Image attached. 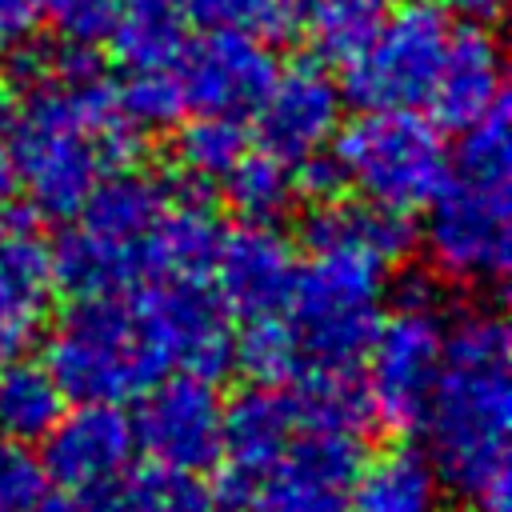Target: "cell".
<instances>
[{
    "label": "cell",
    "instance_id": "cell-23",
    "mask_svg": "<svg viewBox=\"0 0 512 512\" xmlns=\"http://www.w3.org/2000/svg\"><path fill=\"white\" fill-rule=\"evenodd\" d=\"M80 512H216L208 480L200 472H176L148 464L140 472H120L116 480L76 496Z\"/></svg>",
    "mask_w": 512,
    "mask_h": 512
},
{
    "label": "cell",
    "instance_id": "cell-38",
    "mask_svg": "<svg viewBox=\"0 0 512 512\" xmlns=\"http://www.w3.org/2000/svg\"><path fill=\"white\" fill-rule=\"evenodd\" d=\"M292 184H296V196L320 204V200H336L348 192V176H344V164L340 156L332 152V144L316 148L312 156L296 160L292 164Z\"/></svg>",
    "mask_w": 512,
    "mask_h": 512
},
{
    "label": "cell",
    "instance_id": "cell-32",
    "mask_svg": "<svg viewBox=\"0 0 512 512\" xmlns=\"http://www.w3.org/2000/svg\"><path fill=\"white\" fill-rule=\"evenodd\" d=\"M116 104L144 136L176 128L188 112L184 84L172 68H136V72H128V80L116 88Z\"/></svg>",
    "mask_w": 512,
    "mask_h": 512
},
{
    "label": "cell",
    "instance_id": "cell-42",
    "mask_svg": "<svg viewBox=\"0 0 512 512\" xmlns=\"http://www.w3.org/2000/svg\"><path fill=\"white\" fill-rule=\"evenodd\" d=\"M392 308H444V280L428 268H408L392 284Z\"/></svg>",
    "mask_w": 512,
    "mask_h": 512
},
{
    "label": "cell",
    "instance_id": "cell-49",
    "mask_svg": "<svg viewBox=\"0 0 512 512\" xmlns=\"http://www.w3.org/2000/svg\"><path fill=\"white\" fill-rule=\"evenodd\" d=\"M388 4H392V0H388Z\"/></svg>",
    "mask_w": 512,
    "mask_h": 512
},
{
    "label": "cell",
    "instance_id": "cell-36",
    "mask_svg": "<svg viewBox=\"0 0 512 512\" xmlns=\"http://www.w3.org/2000/svg\"><path fill=\"white\" fill-rule=\"evenodd\" d=\"M48 492L40 456L24 440L0 444V512H32Z\"/></svg>",
    "mask_w": 512,
    "mask_h": 512
},
{
    "label": "cell",
    "instance_id": "cell-47",
    "mask_svg": "<svg viewBox=\"0 0 512 512\" xmlns=\"http://www.w3.org/2000/svg\"><path fill=\"white\" fill-rule=\"evenodd\" d=\"M12 124H16V100H12V88L0 80V140L12 132Z\"/></svg>",
    "mask_w": 512,
    "mask_h": 512
},
{
    "label": "cell",
    "instance_id": "cell-21",
    "mask_svg": "<svg viewBox=\"0 0 512 512\" xmlns=\"http://www.w3.org/2000/svg\"><path fill=\"white\" fill-rule=\"evenodd\" d=\"M172 204V184H164L160 176L144 172V168H116L104 172L92 192L80 204V224L112 244H140V236L164 216V208Z\"/></svg>",
    "mask_w": 512,
    "mask_h": 512
},
{
    "label": "cell",
    "instance_id": "cell-44",
    "mask_svg": "<svg viewBox=\"0 0 512 512\" xmlns=\"http://www.w3.org/2000/svg\"><path fill=\"white\" fill-rule=\"evenodd\" d=\"M44 12V0H0V56L24 40Z\"/></svg>",
    "mask_w": 512,
    "mask_h": 512
},
{
    "label": "cell",
    "instance_id": "cell-35",
    "mask_svg": "<svg viewBox=\"0 0 512 512\" xmlns=\"http://www.w3.org/2000/svg\"><path fill=\"white\" fill-rule=\"evenodd\" d=\"M360 460H364L360 432H336V428H300L284 452V464L344 488L352 484Z\"/></svg>",
    "mask_w": 512,
    "mask_h": 512
},
{
    "label": "cell",
    "instance_id": "cell-22",
    "mask_svg": "<svg viewBox=\"0 0 512 512\" xmlns=\"http://www.w3.org/2000/svg\"><path fill=\"white\" fill-rule=\"evenodd\" d=\"M36 212L20 204H0V304L44 320L52 300L48 240L36 228Z\"/></svg>",
    "mask_w": 512,
    "mask_h": 512
},
{
    "label": "cell",
    "instance_id": "cell-28",
    "mask_svg": "<svg viewBox=\"0 0 512 512\" xmlns=\"http://www.w3.org/2000/svg\"><path fill=\"white\" fill-rule=\"evenodd\" d=\"M220 184H224V200L240 224H280L296 204L292 168L284 160L268 156L264 148L244 152Z\"/></svg>",
    "mask_w": 512,
    "mask_h": 512
},
{
    "label": "cell",
    "instance_id": "cell-33",
    "mask_svg": "<svg viewBox=\"0 0 512 512\" xmlns=\"http://www.w3.org/2000/svg\"><path fill=\"white\" fill-rule=\"evenodd\" d=\"M248 512H348V488L308 476L292 464H276L248 504Z\"/></svg>",
    "mask_w": 512,
    "mask_h": 512
},
{
    "label": "cell",
    "instance_id": "cell-48",
    "mask_svg": "<svg viewBox=\"0 0 512 512\" xmlns=\"http://www.w3.org/2000/svg\"><path fill=\"white\" fill-rule=\"evenodd\" d=\"M12 188H16V172H12L8 152L0 148V204H4V200H12Z\"/></svg>",
    "mask_w": 512,
    "mask_h": 512
},
{
    "label": "cell",
    "instance_id": "cell-13",
    "mask_svg": "<svg viewBox=\"0 0 512 512\" xmlns=\"http://www.w3.org/2000/svg\"><path fill=\"white\" fill-rule=\"evenodd\" d=\"M340 84L328 76L320 60H292L284 72L276 68L272 88L256 104V144L284 160L288 168L316 148L332 144L340 128Z\"/></svg>",
    "mask_w": 512,
    "mask_h": 512
},
{
    "label": "cell",
    "instance_id": "cell-10",
    "mask_svg": "<svg viewBox=\"0 0 512 512\" xmlns=\"http://www.w3.org/2000/svg\"><path fill=\"white\" fill-rule=\"evenodd\" d=\"M220 420L224 400L212 380L192 372L160 376L140 392V408L132 416L136 448L176 472H204L220 460Z\"/></svg>",
    "mask_w": 512,
    "mask_h": 512
},
{
    "label": "cell",
    "instance_id": "cell-24",
    "mask_svg": "<svg viewBox=\"0 0 512 512\" xmlns=\"http://www.w3.org/2000/svg\"><path fill=\"white\" fill-rule=\"evenodd\" d=\"M108 44L128 72L172 68L188 44V12L180 0H124Z\"/></svg>",
    "mask_w": 512,
    "mask_h": 512
},
{
    "label": "cell",
    "instance_id": "cell-30",
    "mask_svg": "<svg viewBox=\"0 0 512 512\" xmlns=\"http://www.w3.org/2000/svg\"><path fill=\"white\" fill-rule=\"evenodd\" d=\"M232 368L248 384H292L304 368V352L296 344V332L280 316H256L244 324L232 348Z\"/></svg>",
    "mask_w": 512,
    "mask_h": 512
},
{
    "label": "cell",
    "instance_id": "cell-45",
    "mask_svg": "<svg viewBox=\"0 0 512 512\" xmlns=\"http://www.w3.org/2000/svg\"><path fill=\"white\" fill-rule=\"evenodd\" d=\"M444 12H460V16H468V20H488V16H496L500 12V4L504 0H436Z\"/></svg>",
    "mask_w": 512,
    "mask_h": 512
},
{
    "label": "cell",
    "instance_id": "cell-29",
    "mask_svg": "<svg viewBox=\"0 0 512 512\" xmlns=\"http://www.w3.org/2000/svg\"><path fill=\"white\" fill-rule=\"evenodd\" d=\"M388 0H308L304 32L320 64H348L380 28Z\"/></svg>",
    "mask_w": 512,
    "mask_h": 512
},
{
    "label": "cell",
    "instance_id": "cell-19",
    "mask_svg": "<svg viewBox=\"0 0 512 512\" xmlns=\"http://www.w3.org/2000/svg\"><path fill=\"white\" fill-rule=\"evenodd\" d=\"M48 264H52V288L64 292L68 300L116 296V292H128V288H140L144 284L140 244L100 240L84 224L64 228L48 244Z\"/></svg>",
    "mask_w": 512,
    "mask_h": 512
},
{
    "label": "cell",
    "instance_id": "cell-14",
    "mask_svg": "<svg viewBox=\"0 0 512 512\" xmlns=\"http://www.w3.org/2000/svg\"><path fill=\"white\" fill-rule=\"evenodd\" d=\"M296 276V244L276 224H240L224 232L220 252L212 260V292L220 296L228 316L240 320L280 316L292 300Z\"/></svg>",
    "mask_w": 512,
    "mask_h": 512
},
{
    "label": "cell",
    "instance_id": "cell-12",
    "mask_svg": "<svg viewBox=\"0 0 512 512\" xmlns=\"http://www.w3.org/2000/svg\"><path fill=\"white\" fill-rule=\"evenodd\" d=\"M132 452V416L120 404L100 400H76V408L60 412V420L40 440V464L48 484L72 496H84L128 472Z\"/></svg>",
    "mask_w": 512,
    "mask_h": 512
},
{
    "label": "cell",
    "instance_id": "cell-1",
    "mask_svg": "<svg viewBox=\"0 0 512 512\" xmlns=\"http://www.w3.org/2000/svg\"><path fill=\"white\" fill-rule=\"evenodd\" d=\"M508 324L500 312H464L444 328V368L420 420L428 460L468 512H512V380Z\"/></svg>",
    "mask_w": 512,
    "mask_h": 512
},
{
    "label": "cell",
    "instance_id": "cell-5",
    "mask_svg": "<svg viewBox=\"0 0 512 512\" xmlns=\"http://www.w3.org/2000/svg\"><path fill=\"white\" fill-rule=\"evenodd\" d=\"M384 272L388 268L364 252H348V248L312 252L284 308L296 332V344L304 352V364L360 368L384 320L380 312V300L388 288Z\"/></svg>",
    "mask_w": 512,
    "mask_h": 512
},
{
    "label": "cell",
    "instance_id": "cell-25",
    "mask_svg": "<svg viewBox=\"0 0 512 512\" xmlns=\"http://www.w3.org/2000/svg\"><path fill=\"white\" fill-rule=\"evenodd\" d=\"M248 152V132L236 116L196 112V120L176 124L172 136V164L180 192H208L228 176V168Z\"/></svg>",
    "mask_w": 512,
    "mask_h": 512
},
{
    "label": "cell",
    "instance_id": "cell-2",
    "mask_svg": "<svg viewBox=\"0 0 512 512\" xmlns=\"http://www.w3.org/2000/svg\"><path fill=\"white\" fill-rule=\"evenodd\" d=\"M124 120L116 88L96 76L84 84H40L28 92V108L12 124V172L28 192V208L44 220H72L108 172L100 140Z\"/></svg>",
    "mask_w": 512,
    "mask_h": 512
},
{
    "label": "cell",
    "instance_id": "cell-15",
    "mask_svg": "<svg viewBox=\"0 0 512 512\" xmlns=\"http://www.w3.org/2000/svg\"><path fill=\"white\" fill-rule=\"evenodd\" d=\"M300 432L296 400L284 384H244L220 420V460L264 480Z\"/></svg>",
    "mask_w": 512,
    "mask_h": 512
},
{
    "label": "cell",
    "instance_id": "cell-34",
    "mask_svg": "<svg viewBox=\"0 0 512 512\" xmlns=\"http://www.w3.org/2000/svg\"><path fill=\"white\" fill-rule=\"evenodd\" d=\"M460 148L452 156V176L468 180H508L512 144H508V104L504 96L468 128H460Z\"/></svg>",
    "mask_w": 512,
    "mask_h": 512
},
{
    "label": "cell",
    "instance_id": "cell-20",
    "mask_svg": "<svg viewBox=\"0 0 512 512\" xmlns=\"http://www.w3.org/2000/svg\"><path fill=\"white\" fill-rule=\"evenodd\" d=\"M220 240H224V224L212 216L208 200L172 196L164 216L140 240L144 284L168 280V276H200L204 280L220 252Z\"/></svg>",
    "mask_w": 512,
    "mask_h": 512
},
{
    "label": "cell",
    "instance_id": "cell-26",
    "mask_svg": "<svg viewBox=\"0 0 512 512\" xmlns=\"http://www.w3.org/2000/svg\"><path fill=\"white\" fill-rule=\"evenodd\" d=\"M292 400L300 412V428H336V432H364L372 420L368 388L356 368H316L304 364L292 380Z\"/></svg>",
    "mask_w": 512,
    "mask_h": 512
},
{
    "label": "cell",
    "instance_id": "cell-43",
    "mask_svg": "<svg viewBox=\"0 0 512 512\" xmlns=\"http://www.w3.org/2000/svg\"><path fill=\"white\" fill-rule=\"evenodd\" d=\"M36 332H40V320L36 316L0 304V368L12 364V360H20L32 348Z\"/></svg>",
    "mask_w": 512,
    "mask_h": 512
},
{
    "label": "cell",
    "instance_id": "cell-7",
    "mask_svg": "<svg viewBox=\"0 0 512 512\" xmlns=\"http://www.w3.org/2000/svg\"><path fill=\"white\" fill-rule=\"evenodd\" d=\"M448 36V12L436 0H408L384 12L376 36L344 64L340 96L360 112L428 104Z\"/></svg>",
    "mask_w": 512,
    "mask_h": 512
},
{
    "label": "cell",
    "instance_id": "cell-31",
    "mask_svg": "<svg viewBox=\"0 0 512 512\" xmlns=\"http://www.w3.org/2000/svg\"><path fill=\"white\" fill-rule=\"evenodd\" d=\"M188 24L200 28H240L260 40H288L304 24L308 0H180Z\"/></svg>",
    "mask_w": 512,
    "mask_h": 512
},
{
    "label": "cell",
    "instance_id": "cell-40",
    "mask_svg": "<svg viewBox=\"0 0 512 512\" xmlns=\"http://www.w3.org/2000/svg\"><path fill=\"white\" fill-rule=\"evenodd\" d=\"M52 52V84H84L104 76V60L96 52V44H80V40H56L48 44Z\"/></svg>",
    "mask_w": 512,
    "mask_h": 512
},
{
    "label": "cell",
    "instance_id": "cell-9",
    "mask_svg": "<svg viewBox=\"0 0 512 512\" xmlns=\"http://www.w3.org/2000/svg\"><path fill=\"white\" fill-rule=\"evenodd\" d=\"M444 368V324L436 308H392L368 344V404L388 432H416Z\"/></svg>",
    "mask_w": 512,
    "mask_h": 512
},
{
    "label": "cell",
    "instance_id": "cell-16",
    "mask_svg": "<svg viewBox=\"0 0 512 512\" xmlns=\"http://www.w3.org/2000/svg\"><path fill=\"white\" fill-rule=\"evenodd\" d=\"M504 96V72H500V48L492 40L488 28L464 24L460 32L448 36L436 84L428 92L432 116L440 128H468L472 120H480L496 100Z\"/></svg>",
    "mask_w": 512,
    "mask_h": 512
},
{
    "label": "cell",
    "instance_id": "cell-46",
    "mask_svg": "<svg viewBox=\"0 0 512 512\" xmlns=\"http://www.w3.org/2000/svg\"><path fill=\"white\" fill-rule=\"evenodd\" d=\"M32 512H80V500L72 496V492H44V500L32 508Z\"/></svg>",
    "mask_w": 512,
    "mask_h": 512
},
{
    "label": "cell",
    "instance_id": "cell-8",
    "mask_svg": "<svg viewBox=\"0 0 512 512\" xmlns=\"http://www.w3.org/2000/svg\"><path fill=\"white\" fill-rule=\"evenodd\" d=\"M132 308L144 340L168 372H192L212 384L232 372L236 332L228 324V308L200 276H168L140 284Z\"/></svg>",
    "mask_w": 512,
    "mask_h": 512
},
{
    "label": "cell",
    "instance_id": "cell-3",
    "mask_svg": "<svg viewBox=\"0 0 512 512\" xmlns=\"http://www.w3.org/2000/svg\"><path fill=\"white\" fill-rule=\"evenodd\" d=\"M44 368L64 400L124 404L168 376L164 360L140 332L136 308L116 296L72 300L44 344Z\"/></svg>",
    "mask_w": 512,
    "mask_h": 512
},
{
    "label": "cell",
    "instance_id": "cell-39",
    "mask_svg": "<svg viewBox=\"0 0 512 512\" xmlns=\"http://www.w3.org/2000/svg\"><path fill=\"white\" fill-rule=\"evenodd\" d=\"M0 64H4V84L8 88H24V92H32V88H40V84H52V52H48V44H40V40H16L4 56H0Z\"/></svg>",
    "mask_w": 512,
    "mask_h": 512
},
{
    "label": "cell",
    "instance_id": "cell-18",
    "mask_svg": "<svg viewBox=\"0 0 512 512\" xmlns=\"http://www.w3.org/2000/svg\"><path fill=\"white\" fill-rule=\"evenodd\" d=\"M348 512H448L444 484L416 444H388L360 460L348 484Z\"/></svg>",
    "mask_w": 512,
    "mask_h": 512
},
{
    "label": "cell",
    "instance_id": "cell-17",
    "mask_svg": "<svg viewBox=\"0 0 512 512\" xmlns=\"http://www.w3.org/2000/svg\"><path fill=\"white\" fill-rule=\"evenodd\" d=\"M308 252H324V248H348V252H364L376 264H400L404 256H412L420 228L412 224L408 212L372 204V200H320L312 204V212L304 216L300 228Z\"/></svg>",
    "mask_w": 512,
    "mask_h": 512
},
{
    "label": "cell",
    "instance_id": "cell-41",
    "mask_svg": "<svg viewBox=\"0 0 512 512\" xmlns=\"http://www.w3.org/2000/svg\"><path fill=\"white\" fill-rule=\"evenodd\" d=\"M216 468V476L208 480V496H212V508L216 512H248V504H252V496H256V476H248V472H240V468H232V464H212Z\"/></svg>",
    "mask_w": 512,
    "mask_h": 512
},
{
    "label": "cell",
    "instance_id": "cell-27",
    "mask_svg": "<svg viewBox=\"0 0 512 512\" xmlns=\"http://www.w3.org/2000/svg\"><path fill=\"white\" fill-rule=\"evenodd\" d=\"M60 412L64 392L44 364L20 356L0 368V432H8V440L40 444Z\"/></svg>",
    "mask_w": 512,
    "mask_h": 512
},
{
    "label": "cell",
    "instance_id": "cell-37",
    "mask_svg": "<svg viewBox=\"0 0 512 512\" xmlns=\"http://www.w3.org/2000/svg\"><path fill=\"white\" fill-rule=\"evenodd\" d=\"M124 0H44V12L56 28L60 40H80V44H100L108 40Z\"/></svg>",
    "mask_w": 512,
    "mask_h": 512
},
{
    "label": "cell",
    "instance_id": "cell-11",
    "mask_svg": "<svg viewBox=\"0 0 512 512\" xmlns=\"http://www.w3.org/2000/svg\"><path fill=\"white\" fill-rule=\"evenodd\" d=\"M176 64L192 112H216L236 120L252 116L276 80V60L268 44L240 28H204V36L184 44Z\"/></svg>",
    "mask_w": 512,
    "mask_h": 512
},
{
    "label": "cell",
    "instance_id": "cell-6",
    "mask_svg": "<svg viewBox=\"0 0 512 512\" xmlns=\"http://www.w3.org/2000/svg\"><path fill=\"white\" fill-rule=\"evenodd\" d=\"M420 228L432 272L464 288H500L512 264V204L508 180L448 176V184L424 208Z\"/></svg>",
    "mask_w": 512,
    "mask_h": 512
},
{
    "label": "cell",
    "instance_id": "cell-4",
    "mask_svg": "<svg viewBox=\"0 0 512 512\" xmlns=\"http://www.w3.org/2000/svg\"><path fill=\"white\" fill-rule=\"evenodd\" d=\"M332 152L344 164L348 188L364 200L424 212L432 196L452 176V156L444 148L440 124L416 108H368L348 128H336Z\"/></svg>",
    "mask_w": 512,
    "mask_h": 512
}]
</instances>
